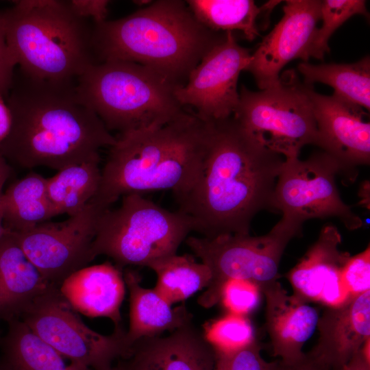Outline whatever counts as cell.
<instances>
[{"label": "cell", "mask_w": 370, "mask_h": 370, "mask_svg": "<svg viewBox=\"0 0 370 370\" xmlns=\"http://www.w3.org/2000/svg\"><path fill=\"white\" fill-rule=\"evenodd\" d=\"M152 1H134V3L135 4L139 5H144L147 4H150Z\"/></svg>", "instance_id": "obj_40"}, {"label": "cell", "mask_w": 370, "mask_h": 370, "mask_svg": "<svg viewBox=\"0 0 370 370\" xmlns=\"http://www.w3.org/2000/svg\"><path fill=\"white\" fill-rule=\"evenodd\" d=\"M210 135V122L188 112L162 127L119 134L90 202L108 209L130 193L167 190L183 197L198 179Z\"/></svg>", "instance_id": "obj_3"}, {"label": "cell", "mask_w": 370, "mask_h": 370, "mask_svg": "<svg viewBox=\"0 0 370 370\" xmlns=\"http://www.w3.org/2000/svg\"><path fill=\"white\" fill-rule=\"evenodd\" d=\"M69 5L75 13L84 19H92L94 24L106 21L108 7L107 0H71Z\"/></svg>", "instance_id": "obj_35"}, {"label": "cell", "mask_w": 370, "mask_h": 370, "mask_svg": "<svg viewBox=\"0 0 370 370\" xmlns=\"http://www.w3.org/2000/svg\"><path fill=\"white\" fill-rule=\"evenodd\" d=\"M369 16L366 1L363 0H324L321 2V26L317 28L308 49L307 59L323 60L330 52L329 40L333 33L354 15Z\"/></svg>", "instance_id": "obj_29"}, {"label": "cell", "mask_w": 370, "mask_h": 370, "mask_svg": "<svg viewBox=\"0 0 370 370\" xmlns=\"http://www.w3.org/2000/svg\"><path fill=\"white\" fill-rule=\"evenodd\" d=\"M51 285L5 230L0 239V318L21 317Z\"/></svg>", "instance_id": "obj_21"}, {"label": "cell", "mask_w": 370, "mask_h": 370, "mask_svg": "<svg viewBox=\"0 0 370 370\" xmlns=\"http://www.w3.org/2000/svg\"><path fill=\"white\" fill-rule=\"evenodd\" d=\"M99 162L69 166L47 178V194L58 215H75L92 201L101 182Z\"/></svg>", "instance_id": "obj_27"}, {"label": "cell", "mask_w": 370, "mask_h": 370, "mask_svg": "<svg viewBox=\"0 0 370 370\" xmlns=\"http://www.w3.org/2000/svg\"><path fill=\"white\" fill-rule=\"evenodd\" d=\"M342 278L351 297L370 291V247L351 256L345 265Z\"/></svg>", "instance_id": "obj_33"}, {"label": "cell", "mask_w": 370, "mask_h": 370, "mask_svg": "<svg viewBox=\"0 0 370 370\" xmlns=\"http://www.w3.org/2000/svg\"><path fill=\"white\" fill-rule=\"evenodd\" d=\"M113 370H121V369L119 368V366L116 365V366L114 367Z\"/></svg>", "instance_id": "obj_42"}, {"label": "cell", "mask_w": 370, "mask_h": 370, "mask_svg": "<svg viewBox=\"0 0 370 370\" xmlns=\"http://www.w3.org/2000/svg\"><path fill=\"white\" fill-rule=\"evenodd\" d=\"M2 350L4 370H92L65 358L20 319L10 320Z\"/></svg>", "instance_id": "obj_24"}, {"label": "cell", "mask_w": 370, "mask_h": 370, "mask_svg": "<svg viewBox=\"0 0 370 370\" xmlns=\"http://www.w3.org/2000/svg\"><path fill=\"white\" fill-rule=\"evenodd\" d=\"M3 227L27 231L57 216L47 190V178L34 172L12 184L3 194Z\"/></svg>", "instance_id": "obj_25"}, {"label": "cell", "mask_w": 370, "mask_h": 370, "mask_svg": "<svg viewBox=\"0 0 370 370\" xmlns=\"http://www.w3.org/2000/svg\"><path fill=\"white\" fill-rule=\"evenodd\" d=\"M125 288L121 270L109 262L79 269L58 286L76 312L92 318H108L114 328L122 326L120 309Z\"/></svg>", "instance_id": "obj_20"}, {"label": "cell", "mask_w": 370, "mask_h": 370, "mask_svg": "<svg viewBox=\"0 0 370 370\" xmlns=\"http://www.w3.org/2000/svg\"><path fill=\"white\" fill-rule=\"evenodd\" d=\"M260 292L259 286L252 282L230 279L221 288L219 301L230 313L246 316L258 306Z\"/></svg>", "instance_id": "obj_31"}, {"label": "cell", "mask_w": 370, "mask_h": 370, "mask_svg": "<svg viewBox=\"0 0 370 370\" xmlns=\"http://www.w3.org/2000/svg\"><path fill=\"white\" fill-rule=\"evenodd\" d=\"M308 93L317 127L315 145L334 158L343 173L370 162V123L362 108L332 95Z\"/></svg>", "instance_id": "obj_15"}, {"label": "cell", "mask_w": 370, "mask_h": 370, "mask_svg": "<svg viewBox=\"0 0 370 370\" xmlns=\"http://www.w3.org/2000/svg\"><path fill=\"white\" fill-rule=\"evenodd\" d=\"M249 49L237 42L232 32L212 48L191 71L186 84L176 90L184 106L206 122L232 116L239 101L238 80L251 59Z\"/></svg>", "instance_id": "obj_13"}, {"label": "cell", "mask_w": 370, "mask_h": 370, "mask_svg": "<svg viewBox=\"0 0 370 370\" xmlns=\"http://www.w3.org/2000/svg\"><path fill=\"white\" fill-rule=\"evenodd\" d=\"M341 243L336 226L327 225L321 229L316 242L288 274L294 296L328 308L340 306L352 298L342 278L351 256L338 249Z\"/></svg>", "instance_id": "obj_16"}, {"label": "cell", "mask_w": 370, "mask_h": 370, "mask_svg": "<svg viewBox=\"0 0 370 370\" xmlns=\"http://www.w3.org/2000/svg\"><path fill=\"white\" fill-rule=\"evenodd\" d=\"M121 198L119 208H109L101 214L92 243L95 258L107 256L121 270L129 265L147 267L177 254L194 231L190 218L179 210L163 208L141 194Z\"/></svg>", "instance_id": "obj_7"}, {"label": "cell", "mask_w": 370, "mask_h": 370, "mask_svg": "<svg viewBox=\"0 0 370 370\" xmlns=\"http://www.w3.org/2000/svg\"><path fill=\"white\" fill-rule=\"evenodd\" d=\"M16 66L6 41L5 10H0V94L5 100L11 88Z\"/></svg>", "instance_id": "obj_34"}, {"label": "cell", "mask_w": 370, "mask_h": 370, "mask_svg": "<svg viewBox=\"0 0 370 370\" xmlns=\"http://www.w3.org/2000/svg\"><path fill=\"white\" fill-rule=\"evenodd\" d=\"M76 85L77 80L43 79L15 68L5 99L12 125L0 144L7 162L58 171L100 162V149L114 145L116 137L82 101Z\"/></svg>", "instance_id": "obj_1"}, {"label": "cell", "mask_w": 370, "mask_h": 370, "mask_svg": "<svg viewBox=\"0 0 370 370\" xmlns=\"http://www.w3.org/2000/svg\"><path fill=\"white\" fill-rule=\"evenodd\" d=\"M204 336L215 352H230L243 347L255 338L246 316L229 313L204 327Z\"/></svg>", "instance_id": "obj_30"}, {"label": "cell", "mask_w": 370, "mask_h": 370, "mask_svg": "<svg viewBox=\"0 0 370 370\" xmlns=\"http://www.w3.org/2000/svg\"><path fill=\"white\" fill-rule=\"evenodd\" d=\"M20 319L65 358L92 370H113L129 353L122 326L109 335L92 330L52 284Z\"/></svg>", "instance_id": "obj_10"}, {"label": "cell", "mask_w": 370, "mask_h": 370, "mask_svg": "<svg viewBox=\"0 0 370 370\" xmlns=\"http://www.w3.org/2000/svg\"><path fill=\"white\" fill-rule=\"evenodd\" d=\"M320 0H287L283 16L251 53L245 69L260 90L276 84L285 65L295 59L308 62L306 53L321 17Z\"/></svg>", "instance_id": "obj_14"}, {"label": "cell", "mask_w": 370, "mask_h": 370, "mask_svg": "<svg viewBox=\"0 0 370 370\" xmlns=\"http://www.w3.org/2000/svg\"><path fill=\"white\" fill-rule=\"evenodd\" d=\"M294 70L270 87L252 91L244 85L232 117L268 149L297 158L301 148L316 144L317 127L308 89Z\"/></svg>", "instance_id": "obj_8"}, {"label": "cell", "mask_w": 370, "mask_h": 370, "mask_svg": "<svg viewBox=\"0 0 370 370\" xmlns=\"http://www.w3.org/2000/svg\"><path fill=\"white\" fill-rule=\"evenodd\" d=\"M0 370H4L3 367H2V365L1 363V362H0Z\"/></svg>", "instance_id": "obj_43"}, {"label": "cell", "mask_w": 370, "mask_h": 370, "mask_svg": "<svg viewBox=\"0 0 370 370\" xmlns=\"http://www.w3.org/2000/svg\"><path fill=\"white\" fill-rule=\"evenodd\" d=\"M188 8L205 27L217 32L239 31L248 40L260 35L262 23L280 1L258 6L253 0H188Z\"/></svg>", "instance_id": "obj_23"}, {"label": "cell", "mask_w": 370, "mask_h": 370, "mask_svg": "<svg viewBox=\"0 0 370 370\" xmlns=\"http://www.w3.org/2000/svg\"><path fill=\"white\" fill-rule=\"evenodd\" d=\"M299 72L308 85L319 82L333 88L334 95L369 111L370 58L350 64H311L301 62Z\"/></svg>", "instance_id": "obj_26"}, {"label": "cell", "mask_w": 370, "mask_h": 370, "mask_svg": "<svg viewBox=\"0 0 370 370\" xmlns=\"http://www.w3.org/2000/svg\"><path fill=\"white\" fill-rule=\"evenodd\" d=\"M147 267L157 276L154 288L172 305L206 289L212 279L210 269L187 254L168 256Z\"/></svg>", "instance_id": "obj_28"}, {"label": "cell", "mask_w": 370, "mask_h": 370, "mask_svg": "<svg viewBox=\"0 0 370 370\" xmlns=\"http://www.w3.org/2000/svg\"><path fill=\"white\" fill-rule=\"evenodd\" d=\"M260 344L254 339L248 345L230 352H215L214 370H270L274 362H268L260 354Z\"/></svg>", "instance_id": "obj_32"}, {"label": "cell", "mask_w": 370, "mask_h": 370, "mask_svg": "<svg viewBox=\"0 0 370 370\" xmlns=\"http://www.w3.org/2000/svg\"><path fill=\"white\" fill-rule=\"evenodd\" d=\"M123 278L130 295L129 328L125 333L129 347L140 338L172 332L192 322L193 316L184 306L172 308L154 288L142 286L134 271L126 270Z\"/></svg>", "instance_id": "obj_22"}, {"label": "cell", "mask_w": 370, "mask_h": 370, "mask_svg": "<svg viewBox=\"0 0 370 370\" xmlns=\"http://www.w3.org/2000/svg\"><path fill=\"white\" fill-rule=\"evenodd\" d=\"M276 367H277V362L275 361L273 367H271L270 370H276Z\"/></svg>", "instance_id": "obj_41"}, {"label": "cell", "mask_w": 370, "mask_h": 370, "mask_svg": "<svg viewBox=\"0 0 370 370\" xmlns=\"http://www.w3.org/2000/svg\"><path fill=\"white\" fill-rule=\"evenodd\" d=\"M5 10L6 41L17 66L32 76L75 81L97 64L93 24L69 1L19 0Z\"/></svg>", "instance_id": "obj_5"}, {"label": "cell", "mask_w": 370, "mask_h": 370, "mask_svg": "<svg viewBox=\"0 0 370 370\" xmlns=\"http://www.w3.org/2000/svg\"><path fill=\"white\" fill-rule=\"evenodd\" d=\"M285 159L256 140L231 116L210 122L207 152L197 180L176 199L202 237L249 234L260 211L272 209Z\"/></svg>", "instance_id": "obj_2"}, {"label": "cell", "mask_w": 370, "mask_h": 370, "mask_svg": "<svg viewBox=\"0 0 370 370\" xmlns=\"http://www.w3.org/2000/svg\"><path fill=\"white\" fill-rule=\"evenodd\" d=\"M225 33L202 25L184 1L158 0L124 18L93 23L92 45L98 63L136 62L183 86Z\"/></svg>", "instance_id": "obj_4"}, {"label": "cell", "mask_w": 370, "mask_h": 370, "mask_svg": "<svg viewBox=\"0 0 370 370\" xmlns=\"http://www.w3.org/2000/svg\"><path fill=\"white\" fill-rule=\"evenodd\" d=\"M340 370H370V358L362 347Z\"/></svg>", "instance_id": "obj_39"}, {"label": "cell", "mask_w": 370, "mask_h": 370, "mask_svg": "<svg viewBox=\"0 0 370 370\" xmlns=\"http://www.w3.org/2000/svg\"><path fill=\"white\" fill-rule=\"evenodd\" d=\"M341 173L338 162L323 151L304 160H285L273 193V210L301 225L312 219L336 217L349 230L361 227L362 219L341 198L336 183Z\"/></svg>", "instance_id": "obj_11"}, {"label": "cell", "mask_w": 370, "mask_h": 370, "mask_svg": "<svg viewBox=\"0 0 370 370\" xmlns=\"http://www.w3.org/2000/svg\"><path fill=\"white\" fill-rule=\"evenodd\" d=\"M317 343L308 352L326 369L340 370L370 340V291L319 317Z\"/></svg>", "instance_id": "obj_18"}, {"label": "cell", "mask_w": 370, "mask_h": 370, "mask_svg": "<svg viewBox=\"0 0 370 370\" xmlns=\"http://www.w3.org/2000/svg\"><path fill=\"white\" fill-rule=\"evenodd\" d=\"M105 210L90 202L81 212L63 221H46L13 234L42 277L58 286L95 258L92 243L99 218Z\"/></svg>", "instance_id": "obj_12"}, {"label": "cell", "mask_w": 370, "mask_h": 370, "mask_svg": "<svg viewBox=\"0 0 370 370\" xmlns=\"http://www.w3.org/2000/svg\"><path fill=\"white\" fill-rule=\"evenodd\" d=\"M215 352L192 322L168 336L135 341L118 360L121 370H214Z\"/></svg>", "instance_id": "obj_17"}, {"label": "cell", "mask_w": 370, "mask_h": 370, "mask_svg": "<svg viewBox=\"0 0 370 370\" xmlns=\"http://www.w3.org/2000/svg\"><path fill=\"white\" fill-rule=\"evenodd\" d=\"M276 370H328L308 353L292 362H277Z\"/></svg>", "instance_id": "obj_36"}, {"label": "cell", "mask_w": 370, "mask_h": 370, "mask_svg": "<svg viewBox=\"0 0 370 370\" xmlns=\"http://www.w3.org/2000/svg\"><path fill=\"white\" fill-rule=\"evenodd\" d=\"M76 86L82 101L110 132L162 127L187 112L175 94L181 86L133 62L95 64L78 77Z\"/></svg>", "instance_id": "obj_6"}, {"label": "cell", "mask_w": 370, "mask_h": 370, "mask_svg": "<svg viewBox=\"0 0 370 370\" xmlns=\"http://www.w3.org/2000/svg\"><path fill=\"white\" fill-rule=\"evenodd\" d=\"M266 299V324L273 355L292 362L305 354L303 346L317 328V310L288 295L277 281L260 289Z\"/></svg>", "instance_id": "obj_19"}, {"label": "cell", "mask_w": 370, "mask_h": 370, "mask_svg": "<svg viewBox=\"0 0 370 370\" xmlns=\"http://www.w3.org/2000/svg\"><path fill=\"white\" fill-rule=\"evenodd\" d=\"M302 225L282 217L268 232L253 236L249 234H229L214 238L188 236L186 243L210 270V284L199 297L205 308L219 301L221 288L230 279H243L260 289L277 282L283 253L288 243L301 234Z\"/></svg>", "instance_id": "obj_9"}, {"label": "cell", "mask_w": 370, "mask_h": 370, "mask_svg": "<svg viewBox=\"0 0 370 370\" xmlns=\"http://www.w3.org/2000/svg\"><path fill=\"white\" fill-rule=\"evenodd\" d=\"M12 116L4 97L0 94V144L10 133Z\"/></svg>", "instance_id": "obj_37"}, {"label": "cell", "mask_w": 370, "mask_h": 370, "mask_svg": "<svg viewBox=\"0 0 370 370\" xmlns=\"http://www.w3.org/2000/svg\"><path fill=\"white\" fill-rule=\"evenodd\" d=\"M10 166L6 160L0 153V239L5 232L3 227V188L10 175Z\"/></svg>", "instance_id": "obj_38"}]
</instances>
